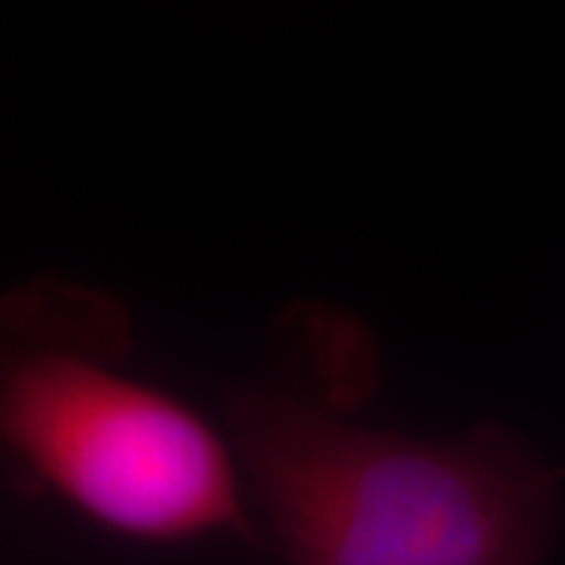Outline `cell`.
I'll list each match as a JSON object with an SVG mask.
<instances>
[{"label":"cell","instance_id":"cell-1","mask_svg":"<svg viewBox=\"0 0 565 565\" xmlns=\"http://www.w3.org/2000/svg\"><path fill=\"white\" fill-rule=\"evenodd\" d=\"M264 541L286 565H541L563 471L500 424L418 440L280 386L226 403Z\"/></svg>","mask_w":565,"mask_h":565},{"label":"cell","instance_id":"cell-2","mask_svg":"<svg viewBox=\"0 0 565 565\" xmlns=\"http://www.w3.org/2000/svg\"><path fill=\"white\" fill-rule=\"evenodd\" d=\"M7 330L0 427L29 484L129 541L262 544L211 427L114 371L126 343L117 305L35 282L7 305Z\"/></svg>","mask_w":565,"mask_h":565}]
</instances>
